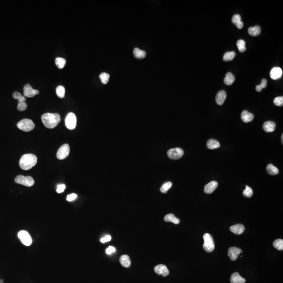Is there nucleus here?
I'll return each instance as SVG.
<instances>
[{
	"instance_id": "25",
	"label": "nucleus",
	"mask_w": 283,
	"mask_h": 283,
	"mask_svg": "<svg viewBox=\"0 0 283 283\" xmlns=\"http://www.w3.org/2000/svg\"><path fill=\"white\" fill-rule=\"evenodd\" d=\"M261 27L259 26L256 25L254 27H250L248 29V33L250 35L252 36H257L261 34Z\"/></svg>"
},
{
	"instance_id": "6",
	"label": "nucleus",
	"mask_w": 283,
	"mask_h": 283,
	"mask_svg": "<svg viewBox=\"0 0 283 283\" xmlns=\"http://www.w3.org/2000/svg\"><path fill=\"white\" fill-rule=\"evenodd\" d=\"M65 125L69 130H73L75 128L77 125V118L74 113L70 112L67 115L65 119Z\"/></svg>"
},
{
	"instance_id": "7",
	"label": "nucleus",
	"mask_w": 283,
	"mask_h": 283,
	"mask_svg": "<svg viewBox=\"0 0 283 283\" xmlns=\"http://www.w3.org/2000/svg\"><path fill=\"white\" fill-rule=\"evenodd\" d=\"M184 154V150L182 148H174L170 149L167 152L169 158L172 159H178L182 158Z\"/></svg>"
},
{
	"instance_id": "30",
	"label": "nucleus",
	"mask_w": 283,
	"mask_h": 283,
	"mask_svg": "<svg viewBox=\"0 0 283 283\" xmlns=\"http://www.w3.org/2000/svg\"><path fill=\"white\" fill-rule=\"evenodd\" d=\"M236 45L238 47V49L240 51V52H243L246 51V47H245V42L242 39H240L238 40L236 42Z\"/></svg>"
},
{
	"instance_id": "23",
	"label": "nucleus",
	"mask_w": 283,
	"mask_h": 283,
	"mask_svg": "<svg viewBox=\"0 0 283 283\" xmlns=\"http://www.w3.org/2000/svg\"><path fill=\"white\" fill-rule=\"evenodd\" d=\"M164 220L166 222H170L173 223L174 224H178L180 223V220L178 218L176 217L173 213H169L165 216L164 217Z\"/></svg>"
},
{
	"instance_id": "24",
	"label": "nucleus",
	"mask_w": 283,
	"mask_h": 283,
	"mask_svg": "<svg viewBox=\"0 0 283 283\" xmlns=\"http://www.w3.org/2000/svg\"><path fill=\"white\" fill-rule=\"evenodd\" d=\"M207 146L209 149L214 150V149L220 147V144L218 141L212 138V139H210L208 141L207 143Z\"/></svg>"
},
{
	"instance_id": "3",
	"label": "nucleus",
	"mask_w": 283,
	"mask_h": 283,
	"mask_svg": "<svg viewBox=\"0 0 283 283\" xmlns=\"http://www.w3.org/2000/svg\"><path fill=\"white\" fill-rule=\"evenodd\" d=\"M203 238L204 240V249L207 252H211L214 250L215 248L214 240L212 236L209 233H206L204 234Z\"/></svg>"
},
{
	"instance_id": "36",
	"label": "nucleus",
	"mask_w": 283,
	"mask_h": 283,
	"mask_svg": "<svg viewBox=\"0 0 283 283\" xmlns=\"http://www.w3.org/2000/svg\"><path fill=\"white\" fill-rule=\"evenodd\" d=\"M172 185H173L172 182H166L160 188V191L162 193H166L167 192V191H168L169 189L172 187Z\"/></svg>"
},
{
	"instance_id": "19",
	"label": "nucleus",
	"mask_w": 283,
	"mask_h": 283,
	"mask_svg": "<svg viewBox=\"0 0 283 283\" xmlns=\"http://www.w3.org/2000/svg\"><path fill=\"white\" fill-rule=\"evenodd\" d=\"M230 281L231 283H245L246 280L241 277L239 273L235 272L231 275Z\"/></svg>"
},
{
	"instance_id": "14",
	"label": "nucleus",
	"mask_w": 283,
	"mask_h": 283,
	"mask_svg": "<svg viewBox=\"0 0 283 283\" xmlns=\"http://www.w3.org/2000/svg\"><path fill=\"white\" fill-rule=\"evenodd\" d=\"M218 186V183L216 181H212L204 186V191L207 194H210L216 190Z\"/></svg>"
},
{
	"instance_id": "15",
	"label": "nucleus",
	"mask_w": 283,
	"mask_h": 283,
	"mask_svg": "<svg viewBox=\"0 0 283 283\" xmlns=\"http://www.w3.org/2000/svg\"><path fill=\"white\" fill-rule=\"evenodd\" d=\"M227 98V93L224 90H220L216 95V101L217 105L222 106Z\"/></svg>"
},
{
	"instance_id": "4",
	"label": "nucleus",
	"mask_w": 283,
	"mask_h": 283,
	"mask_svg": "<svg viewBox=\"0 0 283 283\" xmlns=\"http://www.w3.org/2000/svg\"><path fill=\"white\" fill-rule=\"evenodd\" d=\"M18 128L24 132L31 131L35 128V124L31 120L25 119L17 123Z\"/></svg>"
},
{
	"instance_id": "18",
	"label": "nucleus",
	"mask_w": 283,
	"mask_h": 283,
	"mask_svg": "<svg viewBox=\"0 0 283 283\" xmlns=\"http://www.w3.org/2000/svg\"><path fill=\"white\" fill-rule=\"evenodd\" d=\"M230 230L234 234L240 235L245 231V227L242 224H236L230 227Z\"/></svg>"
},
{
	"instance_id": "2",
	"label": "nucleus",
	"mask_w": 283,
	"mask_h": 283,
	"mask_svg": "<svg viewBox=\"0 0 283 283\" xmlns=\"http://www.w3.org/2000/svg\"><path fill=\"white\" fill-rule=\"evenodd\" d=\"M37 162V157L32 154H27L22 156L20 160V166L24 170H29L35 166Z\"/></svg>"
},
{
	"instance_id": "17",
	"label": "nucleus",
	"mask_w": 283,
	"mask_h": 283,
	"mask_svg": "<svg viewBox=\"0 0 283 283\" xmlns=\"http://www.w3.org/2000/svg\"><path fill=\"white\" fill-rule=\"evenodd\" d=\"M241 117L243 121L245 123H248L253 121L254 116L252 113H249L246 110H244L241 113Z\"/></svg>"
},
{
	"instance_id": "9",
	"label": "nucleus",
	"mask_w": 283,
	"mask_h": 283,
	"mask_svg": "<svg viewBox=\"0 0 283 283\" xmlns=\"http://www.w3.org/2000/svg\"><path fill=\"white\" fill-rule=\"evenodd\" d=\"M70 153V147L67 144L62 145L59 148L57 153V158L60 160H62L66 159L69 155Z\"/></svg>"
},
{
	"instance_id": "32",
	"label": "nucleus",
	"mask_w": 283,
	"mask_h": 283,
	"mask_svg": "<svg viewBox=\"0 0 283 283\" xmlns=\"http://www.w3.org/2000/svg\"><path fill=\"white\" fill-rule=\"evenodd\" d=\"M13 97L14 99L17 100L19 101V103L25 102L26 100V98L25 97L22 96V94H20V93L18 92H14L13 94Z\"/></svg>"
},
{
	"instance_id": "45",
	"label": "nucleus",
	"mask_w": 283,
	"mask_h": 283,
	"mask_svg": "<svg viewBox=\"0 0 283 283\" xmlns=\"http://www.w3.org/2000/svg\"><path fill=\"white\" fill-rule=\"evenodd\" d=\"M281 143H283V134H282V135H281Z\"/></svg>"
},
{
	"instance_id": "27",
	"label": "nucleus",
	"mask_w": 283,
	"mask_h": 283,
	"mask_svg": "<svg viewBox=\"0 0 283 283\" xmlns=\"http://www.w3.org/2000/svg\"><path fill=\"white\" fill-rule=\"evenodd\" d=\"M133 54H134V55L135 57L137 58V59H143L146 57V53L145 51H142V50L138 49L137 48H135V49H134V52H133Z\"/></svg>"
},
{
	"instance_id": "20",
	"label": "nucleus",
	"mask_w": 283,
	"mask_h": 283,
	"mask_svg": "<svg viewBox=\"0 0 283 283\" xmlns=\"http://www.w3.org/2000/svg\"><path fill=\"white\" fill-rule=\"evenodd\" d=\"M121 264L125 268H128L131 264V261L128 255H123L120 258Z\"/></svg>"
},
{
	"instance_id": "41",
	"label": "nucleus",
	"mask_w": 283,
	"mask_h": 283,
	"mask_svg": "<svg viewBox=\"0 0 283 283\" xmlns=\"http://www.w3.org/2000/svg\"><path fill=\"white\" fill-rule=\"evenodd\" d=\"M77 195L75 194H71L69 195H67V200L68 201H72L74 200L75 199L77 198Z\"/></svg>"
},
{
	"instance_id": "31",
	"label": "nucleus",
	"mask_w": 283,
	"mask_h": 283,
	"mask_svg": "<svg viewBox=\"0 0 283 283\" xmlns=\"http://www.w3.org/2000/svg\"><path fill=\"white\" fill-rule=\"evenodd\" d=\"M56 94L60 98H64L65 94V89L62 86H59L57 87L56 89Z\"/></svg>"
},
{
	"instance_id": "29",
	"label": "nucleus",
	"mask_w": 283,
	"mask_h": 283,
	"mask_svg": "<svg viewBox=\"0 0 283 283\" xmlns=\"http://www.w3.org/2000/svg\"><path fill=\"white\" fill-rule=\"evenodd\" d=\"M55 64L59 69H62L66 65V61L63 58H56L55 59Z\"/></svg>"
},
{
	"instance_id": "21",
	"label": "nucleus",
	"mask_w": 283,
	"mask_h": 283,
	"mask_svg": "<svg viewBox=\"0 0 283 283\" xmlns=\"http://www.w3.org/2000/svg\"><path fill=\"white\" fill-rule=\"evenodd\" d=\"M232 22L237 26L239 29H242V27L244 26L243 22L241 20V16L239 14H236L233 16L232 18Z\"/></svg>"
},
{
	"instance_id": "37",
	"label": "nucleus",
	"mask_w": 283,
	"mask_h": 283,
	"mask_svg": "<svg viewBox=\"0 0 283 283\" xmlns=\"http://www.w3.org/2000/svg\"><path fill=\"white\" fill-rule=\"evenodd\" d=\"M274 103L275 105L278 106H283V97H277L274 100Z\"/></svg>"
},
{
	"instance_id": "42",
	"label": "nucleus",
	"mask_w": 283,
	"mask_h": 283,
	"mask_svg": "<svg viewBox=\"0 0 283 283\" xmlns=\"http://www.w3.org/2000/svg\"><path fill=\"white\" fill-rule=\"evenodd\" d=\"M111 240V236H105L104 238H102V239H101L100 241H101V242L105 243L106 242H109V241H110Z\"/></svg>"
},
{
	"instance_id": "11",
	"label": "nucleus",
	"mask_w": 283,
	"mask_h": 283,
	"mask_svg": "<svg viewBox=\"0 0 283 283\" xmlns=\"http://www.w3.org/2000/svg\"><path fill=\"white\" fill-rule=\"evenodd\" d=\"M242 252V251L241 249L236 248V247H231L228 249V256H229L230 259L232 261H236L237 259L238 256L240 253Z\"/></svg>"
},
{
	"instance_id": "22",
	"label": "nucleus",
	"mask_w": 283,
	"mask_h": 283,
	"mask_svg": "<svg viewBox=\"0 0 283 283\" xmlns=\"http://www.w3.org/2000/svg\"><path fill=\"white\" fill-rule=\"evenodd\" d=\"M235 79L236 78L234 75L232 73L229 72L226 74V77L224 79V83L227 86H231L234 83Z\"/></svg>"
},
{
	"instance_id": "10",
	"label": "nucleus",
	"mask_w": 283,
	"mask_h": 283,
	"mask_svg": "<svg viewBox=\"0 0 283 283\" xmlns=\"http://www.w3.org/2000/svg\"><path fill=\"white\" fill-rule=\"evenodd\" d=\"M39 92L37 90L34 89L29 84H26L24 87V95L27 98H32L38 94Z\"/></svg>"
},
{
	"instance_id": "40",
	"label": "nucleus",
	"mask_w": 283,
	"mask_h": 283,
	"mask_svg": "<svg viewBox=\"0 0 283 283\" xmlns=\"http://www.w3.org/2000/svg\"><path fill=\"white\" fill-rule=\"evenodd\" d=\"M116 251V249L113 246H110L106 249V253L110 255Z\"/></svg>"
},
{
	"instance_id": "38",
	"label": "nucleus",
	"mask_w": 283,
	"mask_h": 283,
	"mask_svg": "<svg viewBox=\"0 0 283 283\" xmlns=\"http://www.w3.org/2000/svg\"><path fill=\"white\" fill-rule=\"evenodd\" d=\"M27 109V103L25 102H20L17 105V110L20 111H24Z\"/></svg>"
},
{
	"instance_id": "33",
	"label": "nucleus",
	"mask_w": 283,
	"mask_h": 283,
	"mask_svg": "<svg viewBox=\"0 0 283 283\" xmlns=\"http://www.w3.org/2000/svg\"><path fill=\"white\" fill-rule=\"evenodd\" d=\"M273 246L275 249L282 251L283 249V240L282 239L276 240L273 243Z\"/></svg>"
},
{
	"instance_id": "34",
	"label": "nucleus",
	"mask_w": 283,
	"mask_h": 283,
	"mask_svg": "<svg viewBox=\"0 0 283 283\" xmlns=\"http://www.w3.org/2000/svg\"><path fill=\"white\" fill-rule=\"evenodd\" d=\"M100 79L103 84H106L109 80L110 75L107 73H102L99 76Z\"/></svg>"
},
{
	"instance_id": "43",
	"label": "nucleus",
	"mask_w": 283,
	"mask_h": 283,
	"mask_svg": "<svg viewBox=\"0 0 283 283\" xmlns=\"http://www.w3.org/2000/svg\"><path fill=\"white\" fill-rule=\"evenodd\" d=\"M259 86H261L262 89H264V88H266V86H267V80L265 79H263L262 80L261 83L259 84Z\"/></svg>"
},
{
	"instance_id": "1",
	"label": "nucleus",
	"mask_w": 283,
	"mask_h": 283,
	"mask_svg": "<svg viewBox=\"0 0 283 283\" xmlns=\"http://www.w3.org/2000/svg\"><path fill=\"white\" fill-rule=\"evenodd\" d=\"M42 120L47 128H54L61 121V116L58 113H45L42 116Z\"/></svg>"
},
{
	"instance_id": "44",
	"label": "nucleus",
	"mask_w": 283,
	"mask_h": 283,
	"mask_svg": "<svg viewBox=\"0 0 283 283\" xmlns=\"http://www.w3.org/2000/svg\"><path fill=\"white\" fill-rule=\"evenodd\" d=\"M255 89L258 92H261L262 91V88L261 87V86H259V85H258V86H256Z\"/></svg>"
},
{
	"instance_id": "46",
	"label": "nucleus",
	"mask_w": 283,
	"mask_h": 283,
	"mask_svg": "<svg viewBox=\"0 0 283 283\" xmlns=\"http://www.w3.org/2000/svg\"><path fill=\"white\" fill-rule=\"evenodd\" d=\"M0 283H3V281L2 280H0Z\"/></svg>"
},
{
	"instance_id": "28",
	"label": "nucleus",
	"mask_w": 283,
	"mask_h": 283,
	"mask_svg": "<svg viewBox=\"0 0 283 283\" xmlns=\"http://www.w3.org/2000/svg\"><path fill=\"white\" fill-rule=\"evenodd\" d=\"M236 56V54L234 52H229L225 53L223 57V59L224 61H232Z\"/></svg>"
},
{
	"instance_id": "39",
	"label": "nucleus",
	"mask_w": 283,
	"mask_h": 283,
	"mask_svg": "<svg viewBox=\"0 0 283 283\" xmlns=\"http://www.w3.org/2000/svg\"><path fill=\"white\" fill-rule=\"evenodd\" d=\"M66 189V186L64 184H59L57 186V192L58 193H61L64 191L65 189Z\"/></svg>"
},
{
	"instance_id": "26",
	"label": "nucleus",
	"mask_w": 283,
	"mask_h": 283,
	"mask_svg": "<svg viewBox=\"0 0 283 283\" xmlns=\"http://www.w3.org/2000/svg\"><path fill=\"white\" fill-rule=\"evenodd\" d=\"M266 170L268 174L271 175H276L278 174V169L277 167L274 166L273 164H270L266 167Z\"/></svg>"
},
{
	"instance_id": "16",
	"label": "nucleus",
	"mask_w": 283,
	"mask_h": 283,
	"mask_svg": "<svg viewBox=\"0 0 283 283\" xmlns=\"http://www.w3.org/2000/svg\"><path fill=\"white\" fill-rule=\"evenodd\" d=\"M276 128V124L275 122L271 121H266L263 124V128L264 131L266 132H273L274 131Z\"/></svg>"
},
{
	"instance_id": "5",
	"label": "nucleus",
	"mask_w": 283,
	"mask_h": 283,
	"mask_svg": "<svg viewBox=\"0 0 283 283\" xmlns=\"http://www.w3.org/2000/svg\"><path fill=\"white\" fill-rule=\"evenodd\" d=\"M15 182L17 184L27 187H32L35 184L34 179L30 176H24L23 175L17 176L15 179Z\"/></svg>"
},
{
	"instance_id": "13",
	"label": "nucleus",
	"mask_w": 283,
	"mask_h": 283,
	"mask_svg": "<svg viewBox=\"0 0 283 283\" xmlns=\"http://www.w3.org/2000/svg\"><path fill=\"white\" fill-rule=\"evenodd\" d=\"M283 75L282 69L280 67H274L272 69L270 73V76L273 80L280 79Z\"/></svg>"
},
{
	"instance_id": "35",
	"label": "nucleus",
	"mask_w": 283,
	"mask_h": 283,
	"mask_svg": "<svg viewBox=\"0 0 283 283\" xmlns=\"http://www.w3.org/2000/svg\"><path fill=\"white\" fill-rule=\"evenodd\" d=\"M253 191L252 189L249 187L248 186H246V188L245 190L243 191V195L246 197L250 198L253 195Z\"/></svg>"
},
{
	"instance_id": "12",
	"label": "nucleus",
	"mask_w": 283,
	"mask_h": 283,
	"mask_svg": "<svg viewBox=\"0 0 283 283\" xmlns=\"http://www.w3.org/2000/svg\"><path fill=\"white\" fill-rule=\"evenodd\" d=\"M154 271L155 273L162 275L163 277L167 276L169 274V271L166 266L164 264H159L154 267Z\"/></svg>"
},
{
	"instance_id": "8",
	"label": "nucleus",
	"mask_w": 283,
	"mask_h": 283,
	"mask_svg": "<svg viewBox=\"0 0 283 283\" xmlns=\"http://www.w3.org/2000/svg\"><path fill=\"white\" fill-rule=\"evenodd\" d=\"M18 236L22 243L26 246H30L32 243V239L27 231L22 230L19 232Z\"/></svg>"
}]
</instances>
